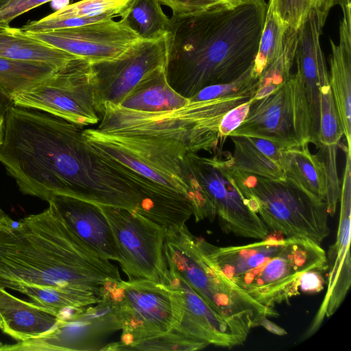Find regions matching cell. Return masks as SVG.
Returning <instances> with one entry per match:
<instances>
[{
	"instance_id": "1",
	"label": "cell",
	"mask_w": 351,
	"mask_h": 351,
	"mask_svg": "<svg viewBox=\"0 0 351 351\" xmlns=\"http://www.w3.org/2000/svg\"><path fill=\"white\" fill-rule=\"evenodd\" d=\"M0 162L19 191L48 202L64 195L99 205L132 206V186L86 143L82 127L43 111L5 112Z\"/></svg>"
},
{
	"instance_id": "2",
	"label": "cell",
	"mask_w": 351,
	"mask_h": 351,
	"mask_svg": "<svg viewBox=\"0 0 351 351\" xmlns=\"http://www.w3.org/2000/svg\"><path fill=\"white\" fill-rule=\"evenodd\" d=\"M267 9L265 0H235L172 16L165 69L172 88L189 99L241 76L254 63Z\"/></svg>"
},
{
	"instance_id": "3",
	"label": "cell",
	"mask_w": 351,
	"mask_h": 351,
	"mask_svg": "<svg viewBox=\"0 0 351 351\" xmlns=\"http://www.w3.org/2000/svg\"><path fill=\"white\" fill-rule=\"evenodd\" d=\"M118 268L78 237L52 205L18 221L0 220V286L58 287L106 297Z\"/></svg>"
},
{
	"instance_id": "4",
	"label": "cell",
	"mask_w": 351,
	"mask_h": 351,
	"mask_svg": "<svg viewBox=\"0 0 351 351\" xmlns=\"http://www.w3.org/2000/svg\"><path fill=\"white\" fill-rule=\"evenodd\" d=\"M253 92L209 100L192 101L175 110L145 112L110 103L104 104L95 129L104 134L137 140L183 159L188 153L221 150L219 125L223 115L251 99Z\"/></svg>"
},
{
	"instance_id": "5",
	"label": "cell",
	"mask_w": 351,
	"mask_h": 351,
	"mask_svg": "<svg viewBox=\"0 0 351 351\" xmlns=\"http://www.w3.org/2000/svg\"><path fill=\"white\" fill-rule=\"evenodd\" d=\"M164 254L168 269L181 278L219 314L247 332L265 317H278L275 308L254 300L207 258L197 237L187 227L165 230Z\"/></svg>"
},
{
	"instance_id": "6",
	"label": "cell",
	"mask_w": 351,
	"mask_h": 351,
	"mask_svg": "<svg viewBox=\"0 0 351 351\" xmlns=\"http://www.w3.org/2000/svg\"><path fill=\"white\" fill-rule=\"evenodd\" d=\"M234 173L247 206L269 230L319 244L328 236L329 213L324 201L285 180L265 178L236 169Z\"/></svg>"
},
{
	"instance_id": "7",
	"label": "cell",
	"mask_w": 351,
	"mask_h": 351,
	"mask_svg": "<svg viewBox=\"0 0 351 351\" xmlns=\"http://www.w3.org/2000/svg\"><path fill=\"white\" fill-rule=\"evenodd\" d=\"M117 306L121 326L119 341L101 350H124L132 343L174 329L181 317L178 291L171 285L149 280L115 282L106 298Z\"/></svg>"
},
{
	"instance_id": "8",
	"label": "cell",
	"mask_w": 351,
	"mask_h": 351,
	"mask_svg": "<svg viewBox=\"0 0 351 351\" xmlns=\"http://www.w3.org/2000/svg\"><path fill=\"white\" fill-rule=\"evenodd\" d=\"M88 147L123 177L137 192L136 212L147 218L160 219L174 213L192 195L179 180L162 172L95 129L83 130Z\"/></svg>"
},
{
	"instance_id": "9",
	"label": "cell",
	"mask_w": 351,
	"mask_h": 351,
	"mask_svg": "<svg viewBox=\"0 0 351 351\" xmlns=\"http://www.w3.org/2000/svg\"><path fill=\"white\" fill-rule=\"evenodd\" d=\"M184 162L191 176L213 204L223 232L264 239L269 230L249 208L236 182L232 153L219 150L211 157L188 153Z\"/></svg>"
},
{
	"instance_id": "10",
	"label": "cell",
	"mask_w": 351,
	"mask_h": 351,
	"mask_svg": "<svg viewBox=\"0 0 351 351\" xmlns=\"http://www.w3.org/2000/svg\"><path fill=\"white\" fill-rule=\"evenodd\" d=\"M271 141L285 148L313 143L308 106L297 72L271 93L252 100L242 123L229 136Z\"/></svg>"
},
{
	"instance_id": "11",
	"label": "cell",
	"mask_w": 351,
	"mask_h": 351,
	"mask_svg": "<svg viewBox=\"0 0 351 351\" xmlns=\"http://www.w3.org/2000/svg\"><path fill=\"white\" fill-rule=\"evenodd\" d=\"M12 101L14 106L43 111L81 127L97 124L101 118L92 62L79 57Z\"/></svg>"
},
{
	"instance_id": "12",
	"label": "cell",
	"mask_w": 351,
	"mask_h": 351,
	"mask_svg": "<svg viewBox=\"0 0 351 351\" xmlns=\"http://www.w3.org/2000/svg\"><path fill=\"white\" fill-rule=\"evenodd\" d=\"M320 244L303 237H287L272 257L232 281L259 304L271 308L300 294L299 280L305 271L327 269Z\"/></svg>"
},
{
	"instance_id": "13",
	"label": "cell",
	"mask_w": 351,
	"mask_h": 351,
	"mask_svg": "<svg viewBox=\"0 0 351 351\" xmlns=\"http://www.w3.org/2000/svg\"><path fill=\"white\" fill-rule=\"evenodd\" d=\"M99 206L113 234L118 263L128 280H149L169 285L164 254L165 229L133 210Z\"/></svg>"
},
{
	"instance_id": "14",
	"label": "cell",
	"mask_w": 351,
	"mask_h": 351,
	"mask_svg": "<svg viewBox=\"0 0 351 351\" xmlns=\"http://www.w3.org/2000/svg\"><path fill=\"white\" fill-rule=\"evenodd\" d=\"M121 330L117 308L108 298L86 306L67 318H58L47 332L14 344L2 345L0 351L101 350L105 339Z\"/></svg>"
},
{
	"instance_id": "15",
	"label": "cell",
	"mask_w": 351,
	"mask_h": 351,
	"mask_svg": "<svg viewBox=\"0 0 351 351\" xmlns=\"http://www.w3.org/2000/svg\"><path fill=\"white\" fill-rule=\"evenodd\" d=\"M169 36L141 39L114 59L92 63L100 117L105 103L119 105L145 77L165 67Z\"/></svg>"
},
{
	"instance_id": "16",
	"label": "cell",
	"mask_w": 351,
	"mask_h": 351,
	"mask_svg": "<svg viewBox=\"0 0 351 351\" xmlns=\"http://www.w3.org/2000/svg\"><path fill=\"white\" fill-rule=\"evenodd\" d=\"M24 33L92 63L114 59L141 39L122 18L119 21L110 19L80 26Z\"/></svg>"
},
{
	"instance_id": "17",
	"label": "cell",
	"mask_w": 351,
	"mask_h": 351,
	"mask_svg": "<svg viewBox=\"0 0 351 351\" xmlns=\"http://www.w3.org/2000/svg\"><path fill=\"white\" fill-rule=\"evenodd\" d=\"M169 270V269H168ZM169 285L179 292L181 317L173 330L204 343L231 348L243 343L248 332L215 311L177 274L169 271Z\"/></svg>"
},
{
	"instance_id": "18",
	"label": "cell",
	"mask_w": 351,
	"mask_h": 351,
	"mask_svg": "<svg viewBox=\"0 0 351 351\" xmlns=\"http://www.w3.org/2000/svg\"><path fill=\"white\" fill-rule=\"evenodd\" d=\"M341 208L335 243L328 252L330 268L327 290L323 302L308 330L307 338L320 327L324 318L335 313L344 300L351 282L350 228L351 210V158L346 156V165L339 197Z\"/></svg>"
},
{
	"instance_id": "19",
	"label": "cell",
	"mask_w": 351,
	"mask_h": 351,
	"mask_svg": "<svg viewBox=\"0 0 351 351\" xmlns=\"http://www.w3.org/2000/svg\"><path fill=\"white\" fill-rule=\"evenodd\" d=\"M320 29L315 11L311 8L297 32L295 51L296 72L300 75L307 100L313 144H318L319 128V86L328 75L324 53L320 45Z\"/></svg>"
},
{
	"instance_id": "20",
	"label": "cell",
	"mask_w": 351,
	"mask_h": 351,
	"mask_svg": "<svg viewBox=\"0 0 351 351\" xmlns=\"http://www.w3.org/2000/svg\"><path fill=\"white\" fill-rule=\"evenodd\" d=\"M48 203L92 249L106 258L118 262L113 234L99 204L64 195H53Z\"/></svg>"
},
{
	"instance_id": "21",
	"label": "cell",
	"mask_w": 351,
	"mask_h": 351,
	"mask_svg": "<svg viewBox=\"0 0 351 351\" xmlns=\"http://www.w3.org/2000/svg\"><path fill=\"white\" fill-rule=\"evenodd\" d=\"M329 83L347 146L351 145V12H343L339 43L332 39Z\"/></svg>"
},
{
	"instance_id": "22",
	"label": "cell",
	"mask_w": 351,
	"mask_h": 351,
	"mask_svg": "<svg viewBox=\"0 0 351 351\" xmlns=\"http://www.w3.org/2000/svg\"><path fill=\"white\" fill-rule=\"evenodd\" d=\"M197 240L210 263L232 281L275 255L286 243L287 237L280 239L268 237L252 243L228 247L214 245L199 237Z\"/></svg>"
},
{
	"instance_id": "23",
	"label": "cell",
	"mask_w": 351,
	"mask_h": 351,
	"mask_svg": "<svg viewBox=\"0 0 351 351\" xmlns=\"http://www.w3.org/2000/svg\"><path fill=\"white\" fill-rule=\"evenodd\" d=\"M0 316L2 331L18 341L37 337L51 330L58 317L34 302L10 294L0 286Z\"/></svg>"
},
{
	"instance_id": "24",
	"label": "cell",
	"mask_w": 351,
	"mask_h": 351,
	"mask_svg": "<svg viewBox=\"0 0 351 351\" xmlns=\"http://www.w3.org/2000/svg\"><path fill=\"white\" fill-rule=\"evenodd\" d=\"M230 137L234 145L232 156L234 169L265 178L284 180L281 156L285 147L261 138Z\"/></svg>"
},
{
	"instance_id": "25",
	"label": "cell",
	"mask_w": 351,
	"mask_h": 351,
	"mask_svg": "<svg viewBox=\"0 0 351 351\" xmlns=\"http://www.w3.org/2000/svg\"><path fill=\"white\" fill-rule=\"evenodd\" d=\"M281 165L284 180L306 194L326 202L327 196L324 165L317 154H313L308 144L285 148Z\"/></svg>"
},
{
	"instance_id": "26",
	"label": "cell",
	"mask_w": 351,
	"mask_h": 351,
	"mask_svg": "<svg viewBox=\"0 0 351 351\" xmlns=\"http://www.w3.org/2000/svg\"><path fill=\"white\" fill-rule=\"evenodd\" d=\"M165 69L160 67L145 77L119 106L140 112H158L186 105L189 99L178 94L169 85Z\"/></svg>"
},
{
	"instance_id": "27",
	"label": "cell",
	"mask_w": 351,
	"mask_h": 351,
	"mask_svg": "<svg viewBox=\"0 0 351 351\" xmlns=\"http://www.w3.org/2000/svg\"><path fill=\"white\" fill-rule=\"evenodd\" d=\"M0 57L47 63L61 68L76 56L32 38L21 28L0 33Z\"/></svg>"
},
{
	"instance_id": "28",
	"label": "cell",
	"mask_w": 351,
	"mask_h": 351,
	"mask_svg": "<svg viewBox=\"0 0 351 351\" xmlns=\"http://www.w3.org/2000/svg\"><path fill=\"white\" fill-rule=\"evenodd\" d=\"M59 69L41 62L0 57V92L12 101L17 95L53 75Z\"/></svg>"
},
{
	"instance_id": "29",
	"label": "cell",
	"mask_w": 351,
	"mask_h": 351,
	"mask_svg": "<svg viewBox=\"0 0 351 351\" xmlns=\"http://www.w3.org/2000/svg\"><path fill=\"white\" fill-rule=\"evenodd\" d=\"M12 290L26 295L35 304L56 317L67 307L88 306L104 300L94 292L71 289L21 285Z\"/></svg>"
},
{
	"instance_id": "30",
	"label": "cell",
	"mask_w": 351,
	"mask_h": 351,
	"mask_svg": "<svg viewBox=\"0 0 351 351\" xmlns=\"http://www.w3.org/2000/svg\"><path fill=\"white\" fill-rule=\"evenodd\" d=\"M120 18L143 40L157 39L171 31V19L164 13L158 0H132Z\"/></svg>"
},
{
	"instance_id": "31",
	"label": "cell",
	"mask_w": 351,
	"mask_h": 351,
	"mask_svg": "<svg viewBox=\"0 0 351 351\" xmlns=\"http://www.w3.org/2000/svg\"><path fill=\"white\" fill-rule=\"evenodd\" d=\"M288 27L267 5L258 50L251 71L254 78H258L262 72L280 54Z\"/></svg>"
},
{
	"instance_id": "32",
	"label": "cell",
	"mask_w": 351,
	"mask_h": 351,
	"mask_svg": "<svg viewBox=\"0 0 351 351\" xmlns=\"http://www.w3.org/2000/svg\"><path fill=\"white\" fill-rule=\"evenodd\" d=\"M297 32L298 29L287 27L282 50L278 57L259 76L257 90L252 100L271 93L291 76L295 60Z\"/></svg>"
},
{
	"instance_id": "33",
	"label": "cell",
	"mask_w": 351,
	"mask_h": 351,
	"mask_svg": "<svg viewBox=\"0 0 351 351\" xmlns=\"http://www.w3.org/2000/svg\"><path fill=\"white\" fill-rule=\"evenodd\" d=\"M132 0H81L62 7L47 16L48 19L75 18L96 23L121 17Z\"/></svg>"
},
{
	"instance_id": "34",
	"label": "cell",
	"mask_w": 351,
	"mask_h": 351,
	"mask_svg": "<svg viewBox=\"0 0 351 351\" xmlns=\"http://www.w3.org/2000/svg\"><path fill=\"white\" fill-rule=\"evenodd\" d=\"M343 136L328 74L324 76L319 86V128L318 142L326 146L339 145Z\"/></svg>"
},
{
	"instance_id": "35",
	"label": "cell",
	"mask_w": 351,
	"mask_h": 351,
	"mask_svg": "<svg viewBox=\"0 0 351 351\" xmlns=\"http://www.w3.org/2000/svg\"><path fill=\"white\" fill-rule=\"evenodd\" d=\"M206 346L178 331L160 333L137 341L127 346L124 350H198Z\"/></svg>"
},
{
	"instance_id": "36",
	"label": "cell",
	"mask_w": 351,
	"mask_h": 351,
	"mask_svg": "<svg viewBox=\"0 0 351 351\" xmlns=\"http://www.w3.org/2000/svg\"><path fill=\"white\" fill-rule=\"evenodd\" d=\"M319 152L317 155L322 160L324 165L327 196V204L329 215L335 214L337 203L340 197V184L337 171V150L338 145L326 146L319 144Z\"/></svg>"
},
{
	"instance_id": "37",
	"label": "cell",
	"mask_w": 351,
	"mask_h": 351,
	"mask_svg": "<svg viewBox=\"0 0 351 351\" xmlns=\"http://www.w3.org/2000/svg\"><path fill=\"white\" fill-rule=\"evenodd\" d=\"M253 65V64H252ZM252 66L237 80L224 84L206 86L189 98L192 101L209 100L241 93L258 85V78L251 73Z\"/></svg>"
},
{
	"instance_id": "38",
	"label": "cell",
	"mask_w": 351,
	"mask_h": 351,
	"mask_svg": "<svg viewBox=\"0 0 351 351\" xmlns=\"http://www.w3.org/2000/svg\"><path fill=\"white\" fill-rule=\"evenodd\" d=\"M267 5L289 27L298 29L311 9V0H269Z\"/></svg>"
},
{
	"instance_id": "39",
	"label": "cell",
	"mask_w": 351,
	"mask_h": 351,
	"mask_svg": "<svg viewBox=\"0 0 351 351\" xmlns=\"http://www.w3.org/2000/svg\"><path fill=\"white\" fill-rule=\"evenodd\" d=\"M161 5L169 7L175 16L198 13L212 7L235 0H158Z\"/></svg>"
},
{
	"instance_id": "40",
	"label": "cell",
	"mask_w": 351,
	"mask_h": 351,
	"mask_svg": "<svg viewBox=\"0 0 351 351\" xmlns=\"http://www.w3.org/2000/svg\"><path fill=\"white\" fill-rule=\"evenodd\" d=\"M252 99L243 102L229 110L223 117L219 125V149L230 133L237 129L245 120L250 106Z\"/></svg>"
},
{
	"instance_id": "41",
	"label": "cell",
	"mask_w": 351,
	"mask_h": 351,
	"mask_svg": "<svg viewBox=\"0 0 351 351\" xmlns=\"http://www.w3.org/2000/svg\"><path fill=\"white\" fill-rule=\"evenodd\" d=\"M51 0H10L0 9V25L10 26V23L21 14Z\"/></svg>"
},
{
	"instance_id": "42",
	"label": "cell",
	"mask_w": 351,
	"mask_h": 351,
	"mask_svg": "<svg viewBox=\"0 0 351 351\" xmlns=\"http://www.w3.org/2000/svg\"><path fill=\"white\" fill-rule=\"evenodd\" d=\"M322 271L308 270L300 277L299 289L305 293H316L324 287V278Z\"/></svg>"
},
{
	"instance_id": "43",
	"label": "cell",
	"mask_w": 351,
	"mask_h": 351,
	"mask_svg": "<svg viewBox=\"0 0 351 351\" xmlns=\"http://www.w3.org/2000/svg\"><path fill=\"white\" fill-rule=\"evenodd\" d=\"M337 0H311V8L316 14L317 20L322 30L332 8L337 5Z\"/></svg>"
},
{
	"instance_id": "44",
	"label": "cell",
	"mask_w": 351,
	"mask_h": 351,
	"mask_svg": "<svg viewBox=\"0 0 351 351\" xmlns=\"http://www.w3.org/2000/svg\"><path fill=\"white\" fill-rule=\"evenodd\" d=\"M259 326H262L270 332L276 335H285L287 334L286 330L276 325L272 321H271L268 317L263 318L259 324Z\"/></svg>"
},
{
	"instance_id": "45",
	"label": "cell",
	"mask_w": 351,
	"mask_h": 351,
	"mask_svg": "<svg viewBox=\"0 0 351 351\" xmlns=\"http://www.w3.org/2000/svg\"><path fill=\"white\" fill-rule=\"evenodd\" d=\"M12 101L0 92V114H5L6 110L12 106Z\"/></svg>"
},
{
	"instance_id": "46",
	"label": "cell",
	"mask_w": 351,
	"mask_h": 351,
	"mask_svg": "<svg viewBox=\"0 0 351 351\" xmlns=\"http://www.w3.org/2000/svg\"><path fill=\"white\" fill-rule=\"evenodd\" d=\"M5 117L3 114H0V147L1 146L4 137Z\"/></svg>"
},
{
	"instance_id": "47",
	"label": "cell",
	"mask_w": 351,
	"mask_h": 351,
	"mask_svg": "<svg viewBox=\"0 0 351 351\" xmlns=\"http://www.w3.org/2000/svg\"><path fill=\"white\" fill-rule=\"evenodd\" d=\"M10 0H0V9L4 7Z\"/></svg>"
},
{
	"instance_id": "48",
	"label": "cell",
	"mask_w": 351,
	"mask_h": 351,
	"mask_svg": "<svg viewBox=\"0 0 351 351\" xmlns=\"http://www.w3.org/2000/svg\"><path fill=\"white\" fill-rule=\"evenodd\" d=\"M7 215L2 210V209L0 208V220L3 218Z\"/></svg>"
},
{
	"instance_id": "49",
	"label": "cell",
	"mask_w": 351,
	"mask_h": 351,
	"mask_svg": "<svg viewBox=\"0 0 351 351\" xmlns=\"http://www.w3.org/2000/svg\"><path fill=\"white\" fill-rule=\"evenodd\" d=\"M0 329L2 330L3 329V321H2V319L0 316Z\"/></svg>"
},
{
	"instance_id": "50",
	"label": "cell",
	"mask_w": 351,
	"mask_h": 351,
	"mask_svg": "<svg viewBox=\"0 0 351 351\" xmlns=\"http://www.w3.org/2000/svg\"><path fill=\"white\" fill-rule=\"evenodd\" d=\"M3 345V343L0 341V347Z\"/></svg>"
}]
</instances>
